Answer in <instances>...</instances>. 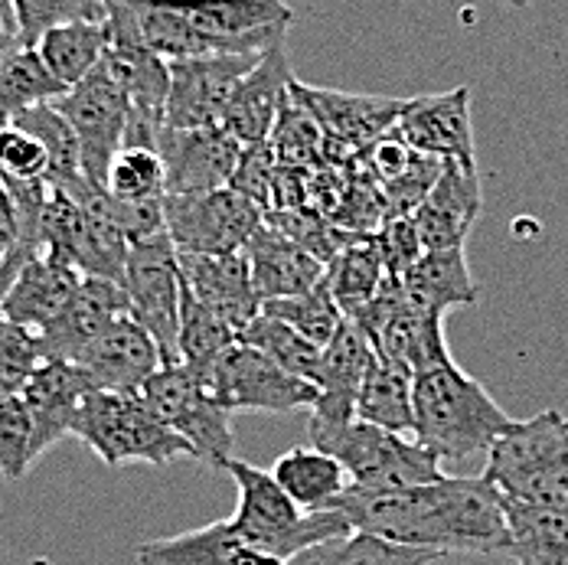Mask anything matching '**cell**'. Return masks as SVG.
I'll list each match as a JSON object with an SVG mask.
<instances>
[{
  "instance_id": "cell-21",
  "label": "cell",
  "mask_w": 568,
  "mask_h": 565,
  "mask_svg": "<svg viewBox=\"0 0 568 565\" xmlns=\"http://www.w3.org/2000/svg\"><path fill=\"white\" fill-rule=\"evenodd\" d=\"M291 82H294V72L287 62L284 40H278L242 75V82L235 85L229 99L220 128H226L239 144L268 141L278 114L291 102Z\"/></svg>"
},
{
  "instance_id": "cell-2",
  "label": "cell",
  "mask_w": 568,
  "mask_h": 565,
  "mask_svg": "<svg viewBox=\"0 0 568 565\" xmlns=\"http://www.w3.org/2000/svg\"><path fill=\"white\" fill-rule=\"evenodd\" d=\"M412 405L415 442L425 445L442 464H460L487 454L513 425L497 398L470 373H464L455 356L412 373Z\"/></svg>"
},
{
  "instance_id": "cell-32",
  "label": "cell",
  "mask_w": 568,
  "mask_h": 565,
  "mask_svg": "<svg viewBox=\"0 0 568 565\" xmlns=\"http://www.w3.org/2000/svg\"><path fill=\"white\" fill-rule=\"evenodd\" d=\"M445 553L386 543L369 533H346L301 549L282 565H435Z\"/></svg>"
},
{
  "instance_id": "cell-1",
  "label": "cell",
  "mask_w": 568,
  "mask_h": 565,
  "mask_svg": "<svg viewBox=\"0 0 568 565\" xmlns=\"http://www.w3.org/2000/svg\"><path fill=\"white\" fill-rule=\"evenodd\" d=\"M353 533L438 553L497 556L510 546L504 494L484 477H438L398 491L346 487L337 507Z\"/></svg>"
},
{
  "instance_id": "cell-17",
  "label": "cell",
  "mask_w": 568,
  "mask_h": 565,
  "mask_svg": "<svg viewBox=\"0 0 568 565\" xmlns=\"http://www.w3.org/2000/svg\"><path fill=\"white\" fill-rule=\"evenodd\" d=\"M376 363V350L366 334L346 317L334 340L321 353V376H317V402L307 408V432L324 435L356 418V398Z\"/></svg>"
},
{
  "instance_id": "cell-28",
  "label": "cell",
  "mask_w": 568,
  "mask_h": 565,
  "mask_svg": "<svg viewBox=\"0 0 568 565\" xmlns=\"http://www.w3.org/2000/svg\"><path fill=\"white\" fill-rule=\"evenodd\" d=\"M396 279L405 287L408 301L428 314L470 307L480 297V287L470 275L464 249H425Z\"/></svg>"
},
{
  "instance_id": "cell-33",
  "label": "cell",
  "mask_w": 568,
  "mask_h": 565,
  "mask_svg": "<svg viewBox=\"0 0 568 565\" xmlns=\"http://www.w3.org/2000/svg\"><path fill=\"white\" fill-rule=\"evenodd\" d=\"M356 418L398 432V435H412V425H415L412 373L405 366L386 363L376 356V363L359 390V398H356Z\"/></svg>"
},
{
  "instance_id": "cell-14",
  "label": "cell",
  "mask_w": 568,
  "mask_h": 565,
  "mask_svg": "<svg viewBox=\"0 0 568 565\" xmlns=\"http://www.w3.org/2000/svg\"><path fill=\"white\" fill-rule=\"evenodd\" d=\"M291 99L314 114V121L324 131V158L337 161V154L353 158L383 134L396 128L398 114L405 109V99L386 95H356L337 89H317L304 85L301 79L291 82Z\"/></svg>"
},
{
  "instance_id": "cell-35",
  "label": "cell",
  "mask_w": 568,
  "mask_h": 565,
  "mask_svg": "<svg viewBox=\"0 0 568 565\" xmlns=\"http://www.w3.org/2000/svg\"><path fill=\"white\" fill-rule=\"evenodd\" d=\"M65 85L47 69L33 47H17L0 62V124H10L17 114L33 105L57 102Z\"/></svg>"
},
{
  "instance_id": "cell-8",
  "label": "cell",
  "mask_w": 568,
  "mask_h": 565,
  "mask_svg": "<svg viewBox=\"0 0 568 565\" xmlns=\"http://www.w3.org/2000/svg\"><path fill=\"white\" fill-rule=\"evenodd\" d=\"M53 105L75 131L85 180L95 190H102L109 161L124 148V131H128V118H131L128 85H124L114 59L105 53L102 62L85 79L69 85Z\"/></svg>"
},
{
  "instance_id": "cell-31",
  "label": "cell",
  "mask_w": 568,
  "mask_h": 565,
  "mask_svg": "<svg viewBox=\"0 0 568 565\" xmlns=\"http://www.w3.org/2000/svg\"><path fill=\"white\" fill-rule=\"evenodd\" d=\"M109 23L105 20H72L50 27L33 50L47 62V69L69 89L85 79L102 57L109 53Z\"/></svg>"
},
{
  "instance_id": "cell-51",
  "label": "cell",
  "mask_w": 568,
  "mask_h": 565,
  "mask_svg": "<svg viewBox=\"0 0 568 565\" xmlns=\"http://www.w3.org/2000/svg\"><path fill=\"white\" fill-rule=\"evenodd\" d=\"M504 3H510V7H516V10H523V7H529L532 0H504Z\"/></svg>"
},
{
  "instance_id": "cell-3",
  "label": "cell",
  "mask_w": 568,
  "mask_h": 565,
  "mask_svg": "<svg viewBox=\"0 0 568 565\" xmlns=\"http://www.w3.org/2000/svg\"><path fill=\"white\" fill-rule=\"evenodd\" d=\"M223 471H229V477L239 491V507L229 516L232 529L248 546H255L282 563L314 543L353 533L341 509L307 513L297 507L278 487L272 471H262L242 457H229Z\"/></svg>"
},
{
  "instance_id": "cell-44",
  "label": "cell",
  "mask_w": 568,
  "mask_h": 565,
  "mask_svg": "<svg viewBox=\"0 0 568 565\" xmlns=\"http://www.w3.org/2000/svg\"><path fill=\"white\" fill-rule=\"evenodd\" d=\"M33 428L20 396L0 398V474L3 481H20L33 467Z\"/></svg>"
},
{
  "instance_id": "cell-45",
  "label": "cell",
  "mask_w": 568,
  "mask_h": 565,
  "mask_svg": "<svg viewBox=\"0 0 568 565\" xmlns=\"http://www.w3.org/2000/svg\"><path fill=\"white\" fill-rule=\"evenodd\" d=\"M442 164L438 158H425V154H415L408 158L405 170L393 176L389 183H383V200H386V220L389 216H412V210L428 196V190L435 186L438 173H442Z\"/></svg>"
},
{
  "instance_id": "cell-30",
  "label": "cell",
  "mask_w": 568,
  "mask_h": 565,
  "mask_svg": "<svg viewBox=\"0 0 568 565\" xmlns=\"http://www.w3.org/2000/svg\"><path fill=\"white\" fill-rule=\"evenodd\" d=\"M272 477L284 494L307 513L334 509L346 494L349 477L334 454L321 448H291L272 464Z\"/></svg>"
},
{
  "instance_id": "cell-19",
  "label": "cell",
  "mask_w": 568,
  "mask_h": 565,
  "mask_svg": "<svg viewBox=\"0 0 568 565\" xmlns=\"http://www.w3.org/2000/svg\"><path fill=\"white\" fill-rule=\"evenodd\" d=\"M484 210V183L477 161H445L428 196L412 210L422 249H464Z\"/></svg>"
},
{
  "instance_id": "cell-22",
  "label": "cell",
  "mask_w": 568,
  "mask_h": 565,
  "mask_svg": "<svg viewBox=\"0 0 568 565\" xmlns=\"http://www.w3.org/2000/svg\"><path fill=\"white\" fill-rule=\"evenodd\" d=\"M89 393H95V390L75 363L43 360L37 366V373L20 390V402H23V408L30 415V428H33V445H30L33 464L47 452H53L62 438L72 435V422L79 415L82 398Z\"/></svg>"
},
{
  "instance_id": "cell-6",
  "label": "cell",
  "mask_w": 568,
  "mask_h": 565,
  "mask_svg": "<svg viewBox=\"0 0 568 565\" xmlns=\"http://www.w3.org/2000/svg\"><path fill=\"white\" fill-rule=\"evenodd\" d=\"M314 448L334 454L343 464L353 487L363 491H398L438 481L442 461L418 445L415 438H405L398 432L369 425L363 418H353L334 432L314 435Z\"/></svg>"
},
{
  "instance_id": "cell-37",
  "label": "cell",
  "mask_w": 568,
  "mask_h": 565,
  "mask_svg": "<svg viewBox=\"0 0 568 565\" xmlns=\"http://www.w3.org/2000/svg\"><path fill=\"white\" fill-rule=\"evenodd\" d=\"M239 340L248 343V346H255V350H262L272 363L282 366L284 373H291V376L307 380V383L317 386L324 346L304 340L297 331H291L284 321H278V317L258 311V314L245 324V331H242V337Z\"/></svg>"
},
{
  "instance_id": "cell-16",
  "label": "cell",
  "mask_w": 568,
  "mask_h": 565,
  "mask_svg": "<svg viewBox=\"0 0 568 565\" xmlns=\"http://www.w3.org/2000/svg\"><path fill=\"white\" fill-rule=\"evenodd\" d=\"M242 148L226 128H164L158 154L164 164L168 193H206L229 186L239 168Z\"/></svg>"
},
{
  "instance_id": "cell-4",
  "label": "cell",
  "mask_w": 568,
  "mask_h": 565,
  "mask_svg": "<svg viewBox=\"0 0 568 565\" xmlns=\"http://www.w3.org/2000/svg\"><path fill=\"white\" fill-rule=\"evenodd\" d=\"M484 477L510 501L568 507V422L546 408L510 428L490 445Z\"/></svg>"
},
{
  "instance_id": "cell-52",
  "label": "cell",
  "mask_w": 568,
  "mask_h": 565,
  "mask_svg": "<svg viewBox=\"0 0 568 565\" xmlns=\"http://www.w3.org/2000/svg\"><path fill=\"white\" fill-rule=\"evenodd\" d=\"M566 422H568V418H566Z\"/></svg>"
},
{
  "instance_id": "cell-18",
  "label": "cell",
  "mask_w": 568,
  "mask_h": 565,
  "mask_svg": "<svg viewBox=\"0 0 568 565\" xmlns=\"http://www.w3.org/2000/svg\"><path fill=\"white\" fill-rule=\"evenodd\" d=\"M398 141L425 158L438 161H474V124H470V89L405 99V109L393 128Z\"/></svg>"
},
{
  "instance_id": "cell-36",
  "label": "cell",
  "mask_w": 568,
  "mask_h": 565,
  "mask_svg": "<svg viewBox=\"0 0 568 565\" xmlns=\"http://www.w3.org/2000/svg\"><path fill=\"white\" fill-rule=\"evenodd\" d=\"M242 337V331L226 321L223 314H216L213 307H206L203 301H196L186 287H183V301H180V363L190 366L193 373L206 370L226 346Z\"/></svg>"
},
{
  "instance_id": "cell-10",
  "label": "cell",
  "mask_w": 568,
  "mask_h": 565,
  "mask_svg": "<svg viewBox=\"0 0 568 565\" xmlns=\"http://www.w3.org/2000/svg\"><path fill=\"white\" fill-rule=\"evenodd\" d=\"M265 223V210L245 193L220 186L206 193H164V229L183 255H232Z\"/></svg>"
},
{
  "instance_id": "cell-48",
  "label": "cell",
  "mask_w": 568,
  "mask_h": 565,
  "mask_svg": "<svg viewBox=\"0 0 568 565\" xmlns=\"http://www.w3.org/2000/svg\"><path fill=\"white\" fill-rule=\"evenodd\" d=\"M30 255H33V252H27V249H10V252L3 255V262H0V301H3V291L13 282V275L20 272V265H23Z\"/></svg>"
},
{
  "instance_id": "cell-25",
  "label": "cell",
  "mask_w": 568,
  "mask_h": 565,
  "mask_svg": "<svg viewBox=\"0 0 568 565\" xmlns=\"http://www.w3.org/2000/svg\"><path fill=\"white\" fill-rule=\"evenodd\" d=\"M180 255V275L183 287L203 301L206 307H213L216 314H223L232 321L239 331H245V324L262 311V297L255 294V284L248 275V262L242 252L232 255Z\"/></svg>"
},
{
  "instance_id": "cell-26",
  "label": "cell",
  "mask_w": 568,
  "mask_h": 565,
  "mask_svg": "<svg viewBox=\"0 0 568 565\" xmlns=\"http://www.w3.org/2000/svg\"><path fill=\"white\" fill-rule=\"evenodd\" d=\"M138 565H282V559L248 546L229 519L206 523L168 539H151L134 549Z\"/></svg>"
},
{
  "instance_id": "cell-29",
  "label": "cell",
  "mask_w": 568,
  "mask_h": 565,
  "mask_svg": "<svg viewBox=\"0 0 568 565\" xmlns=\"http://www.w3.org/2000/svg\"><path fill=\"white\" fill-rule=\"evenodd\" d=\"M510 546L516 565H568V507L519 504L504 497Z\"/></svg>"
},
{
  "instance_id": "cell-24",
  "label": "cell",
  "mask_w": 568,
  "mask_h": 565,
  "mask_svg": "<svg viewBox=\"0 0 568 565\" xmlns=\"http://www.w3.org/2000/svg\"><path fill=\"white\" fill-rule=\"evenodd\" d=\"M79 282L82 275L72 265L59 262L47 252H33L13 275L10 287L3 291L0 317L40 334L65 307V301L72 297Z\"/></svg>"
},
{
  "instance_id": "cell-50",
  "label": "cell",
  "mask_w": 568,
  "mask_h": 565,
  "mask_svg": "<svg viewBox=\"0 0 568 565\" xmlns=\"http://www.w3.org/2000/svg\"><path fill=\"white\" fill-rule=\"evenodd\" d=\"M0 13H3V17H7V20L17 27V17H13V7H10V0H0Z\"/></svg>"
},
{
  "instance_id": "cell-43",
  "label": "cell",
  "mask_w": 568,
  "mask_h": 565,
  "mask_svg": "<svg viewBox=\"0 0 568 565\" xmlns=\"http://www.w3.org/2000/svg\"><path fill=\"white\" fill-rule=\"evenodd\" d=\"M0 180L3 183H50V151L47 144L17 128L0 124Z\"/></svg>"
},
{
  "instance_id": "cell-34",
  "label": "cell",
  "mask_w": 568,
  "mask_h": 565,
  "mask_svg": "<svg viewBox=\"0 0 568 565\" xmlns=\"http://www.w3.org/2000/svg\"><path fill=\"white\" fill-rule=\"evenodd\" d=\"M386 262L376 249L373 235H359L353 242H346L341 252L327 262V284L334 301L341 304V311L349 317L356 314L376 291L386 282Z\"/></svg>"
},
{
  "instance_id": "cell-38",
  "label": "cell",
  "mask_w": 568,
  "mask_h": 565,
  "mask_svg": "<svg viewBox=\"0 0 568 565\" xmlns=\"http://www.w3.org/2000/svg\"><path fill=\"white\" fill-rule=\"evenodd\" d=\"M265 314L284 321L291 331H297L304 340L317 343V346H327L334 334L341 331V324L346 321V314L341 311V304L334 301L331 294V284L327 279L301 291V294H287V297H275V301H265L262 304Z\"/></svg>"
},
{
  "instance_id": "cell-41",
  "label": "cell",
  "mask_w": 568,
  "mask_h": 565,
  "mask_svg": "<svg viewBox=\"0 0 568 565\" xmlns=\"http://www.w3.org/2000/svg\"><path fill=\"white\" fill-rule=\"evenodd\" d=\"M17 17V37L33 47L50 27L72 20H105V0H10Z\"/></svg>"
},
{
  "instance_id": "cell-15",
  "label": "cell",
  "mask_w": 568,
  "mask_h": 565,
  "mask_svg": "<svg viewBox=\"0 0 568 565\" xmlns=\"http://www.w3.org/2000/svg\"><path fill=\"white\" fill-rule=\"evenodd\" d=\"M265 53V50H262ZM262 53H213V57L171 59V92L164 128H216L223 124L229 99L242 75Z\"/></svg>"
},
{
  "instance_id": "cell-40",
  "label": "cell",
  "mask_w": 568,
  "mask_h": 565,
  "mask_svg": "<svg viewBox=\"0 0 568 565\" xmlns=\"http://www.w3.org/2000/svg\"><path fill=\"white\" fill-rule=\"evenodd\" d=\"M268 144H272L278 164L314 168L324 158V131H321V124L294 99L278 114V121H275V128L268 134Z\"/></svg>"
},
{
  "instance_id": "cell-9",
  "label": "cell",
  "mask_w": 568,
  "mask_h": 565,
  "mask_svg": "<svg viewBox=\"0 0 568 565\" xmlns=\"http://www.w3.org/2000/svg\"><path fill=\"white\" fill-rule=\"evenodd\" d=\"M349 321L366 334L379 360L405 366L408 373L452 360L445 340V314H428L415 307L396 275H386L379 291L356 314H349Z\"/></svg>"
},
{
  "instance_id": "cell-12",
  "label": "cell",
  "mask_w": 568,
  "mask_h": 565,
  "mask_svg": "<svg viewBox=\"0 0 568 565\" xmlns=\"http://www.w3.org/2000/svg\"><path fill=\"white\" fill-rule=\"evenodd\" d=\"M124 297L128 314L154 337L164 363H180V301H183V275L180 255L171 235H158L131 245L124 262Z\"/></svg>"
},
{
  "instance_id": "cell-13",
  "label": "cell",
  "mask_w": 568,
  "mask_h": 565,
  "mask_svg": "<svg viewBox=\"0 0 568 565\" xmlns=\"http://www.w3.org/2000/svg\"><path fill=\"white\" fill-rule=\"evenodd\" d=\"M203 57L262 53L287 37L294 10L287 0H173Z\"/></svg>"
},
{
  "instance_id": "cell-27",
  "label": "cell",
  "mask_w": 568,
  "mask_h": 565,
  "mask_svg": "<svg viewBox=\"0 0 568 565\" xmlns=\"http://www.w3.org/2000/svg\"><path fill=\"white\" fill-rule=\"evenodd\" d=\"M242 255L248 262V275L262 304L287 294H301L327 275V265L321 259H314L311 252H304L301 245H294L291 239H284L282 232L265 223L248 239Z\"/></svg>"
},
{
  "instance_id": "cell-42",
  "label": "cell",
  "mask_w": 568,
  "mask_h": 565,
  "mask_svg": "<svg viewBox=\"0 0 568 565\" xmlns=\"http://www.w3.org/2000/svg\"><path fill=\"white\" fill-rule=\"evenodd\" d=\"M43 343L40 334L20 324H10L0 317V398L20 396L27 380L43 363Z\"/></svg>"
},
{
  "instance_id": "cell-39",
  "label": "cell",
  "mask_w": 568,
  "mask_h": 565,
  "mask_svg": "<svg viewBox=\"0 0 568 565\" xmlns=\"http://www.w3.org/2000/svg\"><path fill=\"white\" fill-rule=\"evenodd\" d=\"M102 190L114 200L141 203V200H161L164 190V164L154 148H121L109 161Z\"/></svg>"
},
{
  "instance_id": "cell-23",
  "label": "cell",
  "mask_w": 568,
  "mask_h": 565,
  "mask_svg": "<svg viewBox=\"0 0 568 565\" xmlns=\"http://www.w3.org/2000/svg\"><path fill=\"white\" fill-rule=\"evenodd\" d=\"M121 314H128L124 287L109 279L82 275L79 287L65 301V307L40 331L43 356L72 363L92 340L99 337Z\"/></svg>"
},
{
  "instance_id": "cell-5",
  "label": "cell",
  "mask_w": 568,
  "mask_h": 565,
  "mask_svg": "<svg viewBox=\"0 0 568 565\" xmlns=\"http://www.w3.org/2000/svg\"><path fill=\"white\" fill-rule=\"evenodd\" d=\"M72 438L89 445L109 467H164L176 457H193V448L168 428L138 393H89L72 422Z\"/></svg>"
},
{
  "instance_id": "cell-20",
  "label": "cell",
  "mask_w": 568,
  "mask_h": 565,
  "mask_svg": "<svg viewBox=\"0 0 568 565\" xmlns=\"http://www.w3.org/2000/svg\"><path fill=\"white\" fill-rule=\"evenodd\" d=\"M72 363L102 393H141L148 376L164 366L154 337L131 314L109 324Z\"/></svg>"
},
{
  "instance_id": "cell-46",
  "label": "cell",
  "mask_w": 568,
  "mask_h": 565,
  "mask_svg": "<svg viewBox=\"0 0 568 565\" xmlns=\"http://www.w3.org/2000/svg\"><path fill=\"white\" fill-rule=\"evenodd\" d=\"M275 173H278V158L272 151L268 141H258V144H245L242 148V158H239V168L232 173L229 186L245 193L248 200H255L262 210H268V196H272V183H275Z\"/></svg>"
},
{
  "instance_id": "cell-49",
  "label": "cell",
  "mask_w": 568,
  "mask_h": 565,
  "mask_svg": "<svg viewBox=\"0 0 568 565\" xmlns=\"http://www.w3.org/2000/svg\"><path fill=\"white\" fill-rule=\"evenodd\" d=\"M17 47H23V43H20V37H17V27L0 13V62L10 57Z\"/></svg>"
},
{
  "instance_id": "cell-7",
  "label": "cell",
  "mask_w": 568,
  "mask_h": 565,
  "mask_svg": "<svg viewBox=\"0 0 568 565\" xmlns=\"http://www.w3.org/2000/svg\"><path fill=\"white\" fill-rule=\"evenodd\" d=\"M138 396L193 448V461L223 471L229 457H235V432L229 422L232 412L206 393V386L190 366L164 363L148 376Z\"/></svg>"
},
{
  "instance_id": "cell-47",
  "label": "cell",
  "mask_w": 568,
  "mask_h": 565,
  "mask_svg": "<svg viewBox=\"0 0 568 565\" xmlns=\"http://www.w3.org/2000/svg\"><path fill=\"white\" fill-rule=\"evenodd\" d=\"M373 239H376V249H379L389 275H402L425 252L422 239H418V232H415L408 216H389Z\"/></svg>"
},
{
  "instance_id": "cell-11",
  "label": "cell",
  "mask_w": 568,
  "mask_h": 565,
  "mask_svg": "<svg viewBox=\"0 0 568 565\" xmlns=\"http://www.w3.org/2000/svg\"><path fill=\"white\" fill-rule=\"evenodd\" d=\"M206 393L229 412H272L287 415L311 408L317 402V386L284 373L262 350L235 340L206 370L196 373Z\"/></svg>"
}]
</instances>
